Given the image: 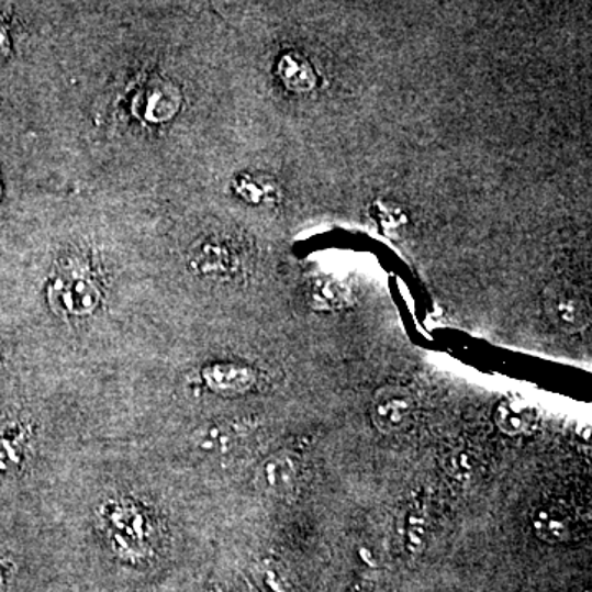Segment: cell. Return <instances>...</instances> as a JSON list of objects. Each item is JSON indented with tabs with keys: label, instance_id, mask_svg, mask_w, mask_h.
<instances>
[{
	"label": "cell",
	"instance_id": "obj_18",
	"mask_svg": "<svg viewBox=\"0 0 592 592\" xmlns=\"http://www.w3.org/2000/svg\"><path fill=\"white\" fill-rule=\"evenodd\" d=\"M2 181H0V200H2Z\"/></svg>",
	"mask_w": 592,
	"mask_h": 592
},
{
	"label": "cell",
	"instance_id": "obj_12",
	"mask_svg": "<svg viewBox=\"0 0 592 592\" xmlns=\"http://www.w3.org/2000/svg\"><path fill=\"white\" fill-rule=\"evenodd\" d=\"M349 290L333 279H320L311 286V304L317 310H337L349 303Z\"/></svg>",
	"mask_w": 592,
	"mask_h": 592
},
{
	"label": "cell",
	"instance_id": "obj_1",
	"mask_svg": "<svg viewBox=\"0 0 592 592\" xmlns=\"http://www.w3.org/2000/svg\"><path fill=\"white\" fill-rule=\"evenodd\" d=\"M544 311L548 320L567 334H577L588 327L590 304L580 290L567 283H551L544 293Z\"/></svg>",
	"mask_w": 592,
	"mask_h": 592
},
{
	"label": "cell",
	"instance_id": "obj_11",
	"mask_svg": "<svg viewBox=\"0 0 592 592\" xmlns=\"http://www.w3.org/2000/svg\"><path fill=\"white\" fill-rule=\"evenodd\" d=\"M29 439L26 426H15L0 435V478L12 474L22 466Z\"/></svg>",
	"mask_w": 592,
	"mask_h": 592
},
{
	"label": "cell",
	"instance_id": "obj_2",
	"mask_svg": "<svg viewBox=\"0 0 592 592\" xmlns=\"http://www.w3.org/2000/svg\"><path fill=\"white\" fill-rule=\"evenodd\" d=\"M415 399L405 389L386 387L370 402V422L382 435L405 432L415 416Z\"/></svg>",
	"mask_w": 592,
	"mask_h": 592
},
{
	"label": "cell",
	"instance_id": "obj_5",
	"mask_svg": "<svg viewBox=\"0 0 592 592\" xmlns=\"http://www.w3.org/2000/svg\"><path fill=\"white\" fill-rule=\"evenodd\" d=\"M298 466L295 459L286 453L270 456L257 471V485L273 498H286L295 491Z\"/></svg>",
	"mask_w": 592,
	"mask_h": 592
},
{
	"label": "cell",
	"instance_id": "obj_14",
	"mask_svg": "<svg viewBox=\"0 0 592 592\" xmlns=\"http://www.w3.org/2000/svg\"><path fill=\"white\" fill-rule=\"evenodd\" d=\"M236 190L244 200L250 201V203H263V201L272 198V193H269V188L263 187L250 177H241L237 180Z\"/></svg>",
	"mask_w": 592,
	"mask_h": 592
},
{
	"label": "cell",
	"instance_id": "obj_3",
	"mask_svg": "<svg viewBox=\"0 0 592 592\" xmlns=\"http://www.w3.org/2000/svg\"><path fill=\"white\" fill-rule=\"evenodd\" d=\"M532 530L545 544L560 545L573 540L577 522L571 512L558 502H545L532 512Z\"/></svg>",
	"mask_w": 592,
	"mask_h": 592
},
{
	"label": "cell",
	"instance_id": "obj_7",
	"mask_svg": "<svg viewBox=\"0 0 592 592\" xmlns=\"http://www.w3.org/2000/svg\"><path fill=\"white\" fill-rule=\"evenodd\" d=\"M203 376L214 392L226 393V395L247 392L256 383L254 370L241 364H214L203 370Z\"/></svg>",
	"mask_w": 592,
	"mask_h": 592
},
{
	"label": "cell",
	"instance_id": "obj_16",
	"mask_svg": "<svg viewBox=\"0 0 592 592\" xmlns=\"http://www.w3.org/2000/svg\"><path fill=\"white\" fill-rule=\"evenodd\" d=\"M264 581H266L267 587L272 588L276 592H286V580L282 577L279 578V573L272 568H267L264 571Z\"/></svg>",
	"mask_w": 592,
	"mask_h": 592
},
{
	"label": "cell",
	"instance_id": "obj_13",
	"mask_svg": "<svg viewBox=\"0 0 592 592\" xmlns=\"http://www.w3.org/2000/svg\"><path fill=\"white\" fill-rule=\"evenodd\" d=\"M426 538V515L425 511L418 505H413L405 515V525H403V544L405 550L412 557H416L425 547Z\"/></svg>",
	"mask_w": 592,
	"mask_h": 592
},
{
	"label": "cell",
	"instance_id": "obj_8",
	"mask_svg": "<svg viewBox=\"0 0 592 592\" xmlns=\"http://www.w3.org/2000/svg\"><path fill=\"white\" fill-rule=\"evenodd\" d=\"M494 423L502 433L509 436H521L530 432L537 423L534 406L521 400H504L495 406Z\"/></svg>",
	"mask_w": 592,
	"mask_h": 592
},
{
	"label": "cell",
	"instance_id": "obj_4",
	"mask_svg": "<svg viewBox=\"0 0 592 592\" xmlns=\"http://www.w3.org/2000/svg\"><path fill=\"white\" fill-rule=\"evenodd\" d=\"M181 105L180 91L165 79L154 78L138 96V111L148 122L170 121Z\"/></svg>",
	"mask_w": 592,
	"mask_h": 592
},
{
	"label": "cell",
	"instance_id": "obj_17",
	"mask_svg": "<svg viewBox=\"0 0 592 592\" xmlns=\"http://www.w3.org/2000/svg\"><path fill=\"white\" fill-rule=\"evenodd\" d=\"M5 580H7L5 563H2V561H0V592H2L3 587H5Z\"/></svg>",
	"mask_w": 592,
	"mask_h": 592
},
{
	"label": "cell",
	"instance_id": "obj_6",
	"mask_svg": "<svg viewBox=\"0 0 592 592\" xmlns=\"http://www.w3.org/2000/svg\"><path fill=\"white\" fill-rule=\"evenodd\" d=\"M250 423L247 420H226V422L211 423L198 429L193 442L200 451L226 455L233 451L241 439L250 432Z\"/></svg>",
	"mask_w": 592,
	"mask_h": 592
},
{
	"label": "cell",
	"instance_id": "obj_9",
	"mask_svg": "<svg viewBox=\"0 0 592 592\" xmlns=\"http://www.w3.org/2000/svg\"><path fill=\"white\" fill-rule=\"evenodd\" d=\"M280 81L295 92H310L316 88L317 76L311 63L297 52H287L277 63Z\"/></svg>",
	"mask_w": 592,
	"mask_h": 592
},
{
	"label": "cell",
	"instance_id": "obj_15",
	"mask_svg": "<svg viewBox=\"0 0 592 592\" xmlns=\"http://www.w3.org/2000/svg\"><path fill=\"white\" fill-rule=\"evenodd\" d=\"M373 220L386 230H396L402 224L403 214L389 203H373Z\"/></svg>",
	"mask_w": 592,
	"mask_h": 592
},
{
	"label": "cell",
	"instance_id": "obj_10",
	"mask_svg": "<svg viewBox=\"0 0 592 592\" xmlns=\"http://www.w3.org/2000/svg\"><path fill=\"white\" fill-rule=\"evenodd\" d=\"M59 304L72 314H89L98 308L101 293L91 280L71 279L59 292Z\"/></svg>",
	"mask_w": 592,
	"mask_h": 592
}]
</instances>
